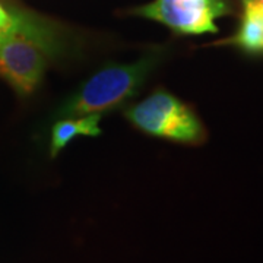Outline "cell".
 Here are the masks:
<instances>
[{
	"mask_svg": "<svg viewBox=\"0 0 263 263\" xmlns=\"http://www.w3.org/2000/svg\"><path fill=\"white\" fill-rule=\"evenodd\" d=\"M62 50L60 38L50 25L15 13L13 22L0 32V75L19 94H31L50 59Z\"/></svg>",
	"mask_w": 263,
	"mask_h": 263,
	"instance_id": "cell-1",
	"label": "cell"
},
{
	"mask_svg": "<svg viewBox=\"0 0 263 263\" xmlns=\"http://www.w3.org/2000/svg\"><path fill=\"white\" fill-rule=\"evenodd\" d=\"M154 66L152 59L133 65H113L97 72L66 104V116H88L116 108L138 91Z\"/></svg>",
	"mask_w": 263,
	"mask_h": 263,
	"instance_id": "cell-2",
	"label": "cell"
},
{
	"mask_svg": "<svg viewBox=\"0 0 263 263\" xmlns=\"http://www.w3.org/2000/svg\"><path fill=\"white\" fill-rule=\"evenodd\" d=\"M126 116L141 130L173 141L193 142L202 135L196 116L165 91H158L136 104Z\"/></svg>",
	"mask_w": 263,
	"mask_h": 263,
	"instance_id": "cell-3",
	"label": "cell"
},
{
	"mask_svg": "<svg viewBox=\"0 0 263 263\" xmlns=\"http://www.w3.org/2000/svg\"><path fill=\"white\" fill-rule=\"evenodd\" d=\"M226 12L224 0H155L139 9L143 16L183 34L216 32L215 19Z\"/></svg>",
	"mask_w": 263,
	"mask_h": 263,
	"instance_id": "cell-4",
	"label": "cell"
},
{
	"mask_svg": "<svg viewBox=\"0 0 263 263\" xmlns=\"http://www.w3.org/2000/svg\"><path fill=\"white\" fill-rule=\"evenodd\" d=\"M101 116L100 113L88 114L78 120H60L53 126L51 132V157H56L69 142L78 135L98 136L101 129L98 126Z\"/></svg>",
	"mask_w": 263,
	"mask_h": 263,
	"instance_id": "cell-5",
	"label": "cell"
},
{
	"mask_svg": "<svg viewBox=\"0 0 263 263\" xmlns=\"http://www.w3.org/2000/svg\"><path fill=\"white\" fill-rule=\"evenodd\" d=\"M235 43L246 50H263V5L256 0H245V16Z\"/></svg>",
	"mask_w": 263,
	"mask_h": 263,
	"instance_id": "cell-6",
	"label": "cell"
},
{
	"mask_svg": "<svg viewBox=\"0 0 263 263\" xmlns=\"http://www.w3.org/2000/svg\"><path fill=\"white\" fill-rule=\"evenodd\" d=\"M13 18H15V13H9L0 5V32L9 27L10 24L13 22Z\"/></svg>",
	"mask_w": 263,
	"mask_h": 263,
	"instance_id": "cell-7",
	"label": "cell"
}]
</instances>
